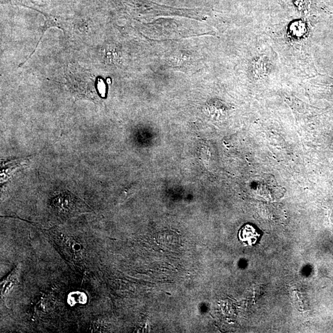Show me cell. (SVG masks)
<instances>
[{
  "instance_id": "6da1fadb",
  "label": "cell",
  "mask_w": 333,
  "mask_h": 333,
  "mask_svg": "<svg viewBox=\"0 0 333 333\" xmlns=\"http://www.w3.org/2000/svg\"><path fill=\"white\" fill-rule=\"evenodd\" d=\"M261 233L252 225L246 224L241 228L238 233V238L245 246L255 245L259 241Z\"/></svg>"
},
{
  "instance_id": "7a4b0ae2",
  "label": "cell",
  "mask_w": 333,
  "mask_h": 333,
  "mask_svg": "<svg viewBox=\"0 0 333 333\" xmlns=\"http://www.w3.org/2000/svg\"><path fill=\"white\" fill-rule=\"evenodd\" d=\"M18 273L19 267H17L11 274L9 277L7 278V280L4 281V283H2V295H4V297L6 296L9 293L10 290L12 289L13 287L18 284Z\"/></svg>"
}]
</instances>
